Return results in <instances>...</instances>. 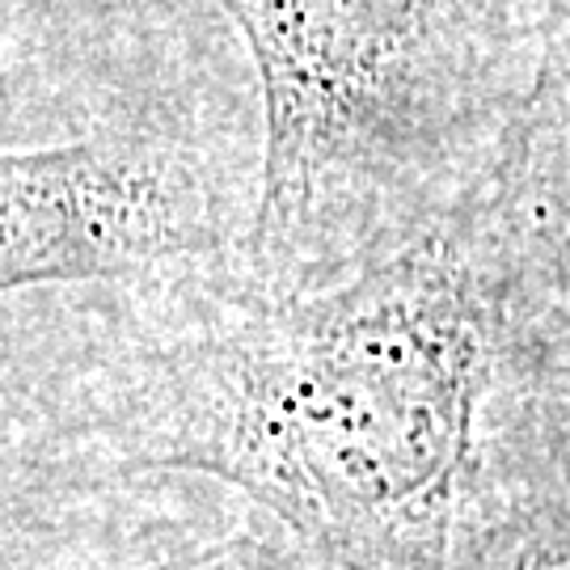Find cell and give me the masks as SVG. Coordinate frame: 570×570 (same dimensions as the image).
I'll return each mask as SVG.
<instances>
[{"instance_id":"1","label":"cell","mask_w":570,"mask_h":570,"mask_svg":"<svg viewBox=\"0 0 570 570\" xmlns=\"http://www.w3.org/2000/svg\"><path fill=\"white\" fill-rule=\"evenodd\" d=\"M558 85L419 233L338 284L204 292L127 364L122 465L242 490L313 570H452L494 444Z\"/></svg>"},{"instance_id":"2","label":"cell","mask_w":570,"mask_h":570,"mask_svg":"<svg viewBox=\"0 0 570 570\" xmlns=\"http://www.w3.org/2000/svg\"><path fill=\"white\" fill-rule=\"evenodd\" d=\"M263 169L233 279L317 292L449 207L546 94L567 0H220Z\"/></svg>"},{"instance_id":"3","label":"cell","mask_w":570,"mask_h":570,"mask_svg":"<svg viewBox=\"0 0 570 570\" xmlns=\"http://www.w3.org/2000/svg\"><path fill=\"white\" fill-rule=\"evenodd\" d=\"M225 242L220 195L178 144L110 131L0 153V296L212 258Z\"/></svg>"},{"instance_id":"4","label":"cell","mask_w":570,"mask_h":570,"mask_svg":"<svg viewBox=\"0 0 570 570\" xmlns=\"http://www.w3.org/2000/svg\"><path fill=\"white\" fill-rule=\"evenodd\" d=\"M490 461L570 490V115L558 94L537 233L515 301L508 385Z\"/></svg>"},{"instance_id":"5","label":"cell","mask_w":570,"mask_h":570,"mask_svg":"<svg viewBox=\"0 0 570 570\" xmlns=\"http://www.w3.org/2000/svg\"><path fill=\"white\" fill-rule=\"evenodd\" d=\"M452 570H570V490L490 461L456 532Z\"/></svg>"},{"instance_id":"6","label":"cell","mask_w":570,"mask_h":570,"mask_svg":"<svg viewBox=\"0 0 570 570\" xmlns=\"http://www.w3.org/2000/svg\"><path fill=\"white\" fill-rule=\"evenodd\" d=\"M161 570H313L305 567L296 553L271 550V546H254V541H228L216 550L186 558V562H169Z\"/></svg>"},{"instance_id":"7","label":"cell","mask_w":570,"mask_h":570,"mask_svg":"<svg viewBox=\"0 0 570 570\" xmlns=\"http://www.w3.org/2000/svg\"><path fill=\"white\" fill-rule=\"evenodd\" d=\"M558 77H562V94H567V110H570V0H567V18H562V39H558Z\"/></svg>"}]
</instances>
